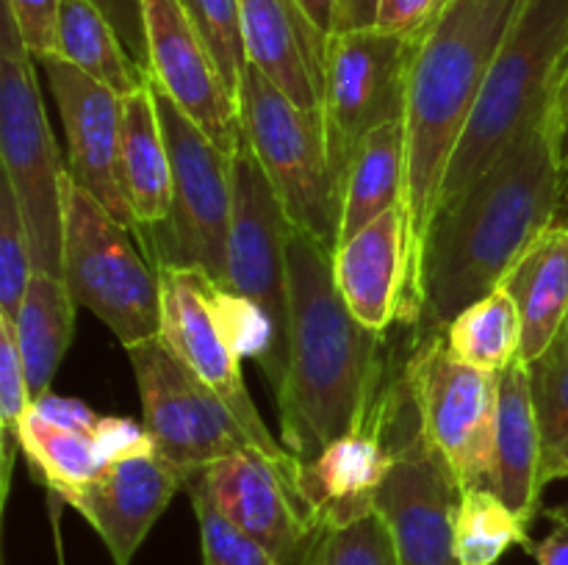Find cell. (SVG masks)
Masks as SVG:
<instances>
[{
  "instance_id": "cell-31",
  "label": "cell",
  "mask_w": 568,
  "mask_h": 565,
  "mask_svg": "<svg viewBox=\"0 0 568 565\" xmlns=\"http://www.w3.org/2000/svg\"><path fill=\"white\" fill-rule=\"evenodd\" d=\"M303 565H399L392 526L381 510L349 524L322 526Z\"/></svg>"
},
{
  "instance_id": "cell-24",
  "label": "cell",
  "mask_w": 568,
  "mask_h": 565,
  "mask_svg": "<svg viewBox=\"0 0 568 565\" xmlns=\"http://www.w3.org/2000/svg\"><path fill=\"white\" fill-rule=\"evenodd\" d=\"M120 181L136 225L133 230L155 227L170 216L172 164L150 81L122 97Z\"/></svg>"
},
{
  "instance_id": "cell-15",
  "label": "cell",
  "mask_w": 568,
  "mask_h": 565,
  "mask_svg": "<svg viewBox=\"0 0 568 565\" xmlns=\"http://www.w3.org/2000/svg\"><path fill=\"white\" fill-rule=\"evenodd\" d=\"M37 64H42L48 89L64 122L70 155L67 170L72 183L92 194L116 222L133 230L136 225L120 181L122 94L55 53L39 55Z\"/></svg>"
},
{
  "instance_id": "cell-5",
  "label": "cell",
  "mask_w": 568,
  "mask_h": 565,
  "mask_svg": "<svg viewBox=\"0 0 568 565\" xmlns=\"http://www.w3.org/2000/svg\"><path fill=\"white\" fill-rule=\"evenodd\" d=\"M0 158L31 236L33 269L64 280V222L72 177L55 147L37 59L9 6L0 11Z\"/></svg>"
},
{
  "instance_id": "cell-1",
  "label": "cell",
  "mask_w": 568,
  "mask_h": 565,
  "mask_svg": "<svg viewBox=\"0 0 568 565\" xmlns=\"http://www.w3.org/2000/svg\"><path fill=\"white\" fill-rule=\"evenodd\" d=\"M560 199L564 166L544 111L480 177L438 205L405 308L416 338L444 332L460 310L503 286L532 242L558 222Z\"/></svg>"
},
{
  "instance_id": "cell-42",
  "label": "cell",
  "mask_w": 568,
  "mask_h": 565,
  "mask_svg": "<svg viewBox=\"0 0 568 565\" xmlns=\"http://www.w3.org/2000/svg\"><path fill=\"white\" fill-rule=\"evenodd\" d=\"M375 17H377V0H338L336 33L375 28Z\"/></svg>"
},
{
  "instance_id": "cell-17",
  "label": "cell",
  "mask_w": 568,
  "mask_h": 565,
  "mask_svg": "<svg viewBox=\"0 0 568 565\" xmlns=\"http://www.w3.org/2000/svg\"><path fill=\"white\" fill-rule=\"evenodd\" d=\"M205 485L216 507L253 541H258L277 565H303L320 526L311 521L297 491L261 449L222 458L203 469Z\"/></svg>"
},
{
  "instance_id": "cell-35",
  "label": "cell",
  "mask_w": 568,
  "mask_h": 565,
  "mask_svg": "<svg viewBox=\"0 0 568 565\" xmlns=\"http://www.w3.org/2000/svg\"><path fill=\"white\" fill-rule=\"evenodd\" d=\"M33 404L31 386H28L26 363L14 338V325L0 316V427H3V487H9L14 449L20 446L22 424Z\"/></svg>"
},
{
  "instance_id": "cell-30",
  "label": "cell",
  "mask_w": 568,
  "mask_h": 565,
  "mask_svg": "<svg viewBox=\"0 0 568 565\" xmlns=\"http://www.w3.org/2000/svg\"><path fill=\"white\" fill-rule=\"evenodd\" d=\"M530 526L491 487H464L455 521V554L460 565H497L510 546L530 548Z\"/></svg>"
},
{
  "instance_id": "cell-36",
  "label": "cell",
  "mask_w": 568,
  "mask_h": 565,
  "mask_svg": "<svg viewBox=\"0 0 568 565\" xmlns=\"http://www.w3.org/2000/svg\"><path fill=\"white\" fill-rule=\"evenodd\" d=\"M544 443L552 446L568 432V319L547 352L527 363Z\"/></svg>"
},
{
  "instance_id": "cell-18",
  "label": "cell",
  "mask_w": 568,
  "mask_h": 565,
  "mask_svg": "<svg viewBox=\"0 0 568 565\" xmlns=\"http://www.w3.org/2000/svg\"><path fill=\"white\" fill-rule=\"evenodd\" d=\"M181 487H186V474L159 449H150L109 463L98 480L67 504L103 537L116 565H131L133 554Z\"/></svg>"
},
{
  "instance_id": "cell-32",
  "label": "cell",
  "mask_w": 568,
  "mask_h": 565,
  "mask_svg": "<svg viewBox=\"0 0 568 565\" xmlns=\"http://www.w3.org/2000/svg\"><path fill=\"white\" fill-rule=\"evenodd\" d=\"M186 491L192 499L200 526L203 565H277V559L258 541L239 530L211 496L203 471L186 476Z\"/></svg>"
},
{
  "instance_id": "cell-33",
  "label": "cell",
  "mask_w": 568,
  "mask_h": 565,
  "mask_svg": "<svg viewBox=\"0 0 568 565\" xmlns=\"http://www.w3.org/2000/svg\"><path fill=\"white\" fill-rule=\"evenodd\" d=\"M181 6L205 48L214 55L227 92L239 103V86H242V75L250 64L239 0H181Z\"/></svg>"
},
{
  "instance_id": "cell-29",
  "label": "cell",
  "mask_w": 568,
  "mask_h": 565,
  "mask_svg": "<svg viewBox=\"0 0 568 565\" xmlns=\"http://www.w3.org/2000/svg\"><path fill=\"white\" fill-rule=\"evenodd\" d=\"M449 352L486 371H505L521 352V314L508 288L491 294L460 310L444 330Z\"/></svg>"
},
{
  "instance_id": "cell-19",
  "label": "cell",
  "mask_w": 568,
  "mask_h": 565,
  "mask_svg": "<svg viewBox=\"0 0 568 565\" xmlns=\"http://www.w3.org/2000/svg\"><path fill=\"white\" fill-rule=\"evenodd\" d=\"M333 277L349 314L372 332L405 316L410 291V230L405 205H394L333 253Z\"/></svg>"
},
{
  "instance_id": "cell-45",
  "label": "cell",
  "mask_w": 568,
  "mask_h": 565,
  "mask_svg": "<svg viewBox=\"0 0 568 565\" xmlns=\"http://www.w3.org/2000/svg\"><path fill=\"white\" fill-rule=\"evenodd\" d=\"M555 225H566L568 227V192L564 194V199H560V210H558V222Z\"/></svg>"
},
{
  "instance_id": "cell-37",
  "label": "cell",
  "mask_w": 568,
  "mask_h": 565,
  "mask_svg": "<svg viewBox=\"0 0 568 565\" xmlns=\"http://www.w3.org/2000/svg\"><path fill=\"white\" fill-rule=\"evenodd\" d=\"M14 17L20 37L33 59L55 53V28H59L61 0H3Z\"/></svg>"
},
{
  "instance_id": "cell-4",
  "label": "cell",
  "mask_w": 568,
  "mask_h": 565,
  "mask_svg": "<svg viewBox=\"0 0 568 565\" xmlns=\"http://www.w3.org/2000/svg\"><path fill=\"white\" fill-rule=\"evenodd\" d=\"M566 59L568 0H521L449 161L442 203L464 192L527 122L549 111Z\"/></svg>"
},
{
  "instance_id": "cell-41",
  "label": "cell",
  "mask_w": 568,
  "mask_h": 565,
  "mask_svg": "<svg viewBox=\"0 0 568 565\" xmlns=\"http://www.w3.org/2000/svg\"><path fill=\"white\" fill-rule=\"evenodd\" d=\"M549 127H552L555 147H558L560 166H564V194L568 192V59L555 86L552 105H549Z\"/></svg>"
},
{
  "instance_id": "cell-8",
  "label": "cell",
  "mask_w": 568,
  "mask_h": 565,
  "mask_svg": "<svg viewBox=\"0 0 568 565\" xmlns=\"http://www.w3.org/2000/svg\"><path fill=\"white\" fill-rule=\"evenodd\" d=\"M64 282L78 308L109 327L122 347L161 336V280L133 247L131 227L72 183L64 222Z\"/></svg>"
},
{
  "instance_id": "cell-44",
  "label": "cell",
  "mask_w": 568,
  "mask_h": 565,
  "mask_svg": "<svg viewBox=\"0 0 568 565\" xmlns=\"http://www.w3.org/2000/svg\"><path fill=\"white\" fill-rule=\"evenodd\" d=\"M300 6H303L305 14L311 17V22H314L325 37H333V33H336L338 0H300Z\"/></svg>"
},
{
  "instance_id": "cell-14",
  "label": "cell",
  "mask_w": 568,
  "mask_h": 565,
  "mask_svg": "<svg viewBox=\"0 0 568 565\" xmlns=\"http://www.w3.org/2000/svg\"><path fill=\"white\" fill-rule=\"evenodd\" d=\"M231 242L225 291L250 299L270 316L283 360L288 352V216L255 158L239 138L231 155Z\"/></svg>"
},
{
  "instance_id": "cell-12",
  "label": "cell",
  "mask_w": 568,
  "mask_h": 565,
  "mask_svg": "<svg viewBox=\"0 0 568 565\" xmlns=\"http://www.w3.org/2000/svg\"><path fill=\"white\" fill-rule=\"evenodd\" d=\"M139 397H142L144 430L155 449L183 474L253 446L233 410L172 352L164 338L128 347Z\"/></svg>"
},
{
  "instance_id": "cell-7",
  "label": "cell",
  "mask_w": 568,
  "mask_h": 565,
  "mask_svg": "<svg viewBox=\"0 0 568 565\" xmlns=\"http://www.w3.org/2000/svg\"><path fill=\"white\" fill-rule=\"evenodd\" d=\"M172 164V205L161 225L133 230L155 266L200 269L225 288L231 242V153L216 147L150 78Z\"/></svg>"
},
{
  "instance_id": "cell-16",
  "label": "cell",
  "mask_w": 568,
  "mask_h": 565,
  "mask_svg": "<svg viewBox=\"0 0 568 565\" xmlns=\"http://www.w3.org/2000/svg\"><path fill=\"white\" fill-rule=\"evenodd\" d=\"M144 22L150 78L216 147L233 155L242 138L239 103L227 92L214 55L194 31L181 0H144Z\"/></svg>"
},
{
  "instance_id": "cell-28",
  "label": "cell",
  "mask_w": 568,
  "mask_h": 565,
  "mask_svg": "<svg viewBox=\"0 0 568 565\" xmlns=\"http://www.w3.org/2000/svg\"><path fill=\"white\" fill-rule=\"evenodd\" d=\"M55 55L114 89L122 97L150 81L148 72L131 59L120 33L92 0H61Z\"/></svg>"
},
{
  "instance_id": "cell-10",
  "label": "cell",
  "mask_w": 568,
  "mask_h": 565,
  "mask_svg": "<svg viewBox=\"0 0 568 565\" xmlns=\"http://www.w3.org/2000/svg\"><path fill=\"white\" fill-rule=\"evenodd\" d=\"M499 374L455 358L444 332L416 338L403 369L422 432L464 487H488L491 480Z\"/></svg>"
},
{
  "instance_id": "cell-43",
  "label": "cell",
  "mask_w": 568,
  "mask_h": 565,
  "mask_svg": "<svg viewBox=\"0 0 568 565\" xmlns=\"http://www.w3.org/2000/svg\"><path fill=\"white\" fill-rule=\"evenodd\" d=\"M555 480H568V432L544 452V485Z\"/></svg>"
},
{
  "instance_id": "cell-9",
  "label": "cell",
  "mask_w": 568,
  "mask_h": 565,
  "mask_svg": "<svg viewBox=\"0 0 568 565\" xmlns=\"http://www.w3.org/2000/svg\"><path fill=\"white\" fill-rule=\"evenodd\" d=\"M383 427L394 465L377 491L375 507L392 526L399 565H460L455 521L464 485L422 432L403 377L383 397Z\"/></svg>"
},
{
  "instance_id": "cell-2",
  "label": "cell",
  "mask_w": 568,
  "mask_h": 565,
  "mask_svg": "<svg viewBox=\"0 0 568 565\" xmlns=\"http://www.w3.org/2000/svg\"><path fill=\"white\" fill-rule=\"evenodd\" d=\"M383 336L349 314L333 277V253L288 233V352L277 388L283 446L311 460L372 424L383 397Z\"/></svg>"
},
{
  "instance_id": "cell-23",
  "label": "cell",
  "mask_w": 568,
  "mask_h": 565,
  "mask_svg": "<svg viewBox=\"0 0 568 565\" xmlns=\"http://www.w3.org/2000/svg\"><path fill=\"white\" fill-rule=\"evenodd\" d=\"M544 430L532 399L530 369L516 358L499 374L497 441L488 487L519 513L527 524H536L544 493Z\"/></svg>"
},
{
  "instance_id": "cell-38",
  "label": "cell",
  "mask_w": 568,
  "mask_h": 565,
  "mask_svg": "<svg viewBox=\"0 0 568 565\" xmlns=\"http://www.w3.org/2000/svg\"><path fill=\"white\" fill-rule=\"evenodd\" d=\"M105 20L120 33L122 44L131 59L148 72L150 78V48H148V22H144V0H92Z\"/></svg>"
},
{
  "instance_id": "cell-40",
  "label": "cell",
  "mask_w": 568,
  "mask_h": 565,
  "mask_svg": "<svg viewBox=\"0 0 568 565\" xmlns=\"http://www.w3.org/2000/svg\"><path fill=\"white\" fill-rule=\"evenodd\" d=\"M544 515L552 521V530L541 541H532L527 554H532L538 565H568V504L544 510Z\"/></svg>"
},
{
  "instance_id": "cell-27",
  "label": "cell",
  "mask_w": 568,
  "mask_h": 565,
  "mask_svg": "<svg viewBox=\"0 0 568 565\" xmlns=\"http://www.w3.org/2000/svg\"><path fill=\"white\" fill-rule=\"evenodd\" d=\"M75 308V299L61 277L33 271L20 314L11 321L33 399L50 393L55 371L70 349Z\"/></svg>"
},
{
  "instance_id": "cell-25",
  "label": "cell",
  "mask_w": 568,
  "mask_h": 565,
  "mask_svg": "<svg viewBox=\"0 0 568 565\" xmlns=\"http://www.w3.org/2000/svg\"><path fill=\"white\" fill-rule=\"evenodd\" d=\"M521 314L519 360L532 363L568 319V227L552 225L532 242L503 282Z\"/></svg>"
},
{
  "instance_id": "cell-26",
  "label": "cell",
  "mask_w": 568,
  "mask_h": 565,
  "mask_svg": "<svg viewBox=\"0 0 568 565\" xmlns=\"http://www.w3.org/2000/svg\"><path fill=\"white\" fill-rule=\"evenodd\" d=\"M394 205H405L403 122L377 127L355 147L347 172H344L338 244L353 238L361 227L375 222Z\"/></svg>"
},
{
  "instance_id": "cell-11",
  "label": "cell",
  "mask_w": 568,
  "mask_h": 565,
  "mask_svg": "<svg viewBox=\"0 0 568 565\" xmlns=\"http://www.w3.org/2000/svg\"><path fill=\"white\" fill-rule=\"evenodd\" d=\"M161 280V338L166 347L233 410L239 424L250 435L255 449L266 454L294 485L300 463L272 432L266 430L258 408L250 399L242 380L239 349L222 316L220 294L205 271L181 266H155Z\"/></svg>"
},
{
  "instance_id": "cell-20",
  "label": "cell",
  "mask_w": 568,
  "mask_h": 565,
  "mask_svg": "<svg viewBox=\"0 0 568 565\" xmlns=\"http://www.w3.org/2000/svg\"><path fill=\"white\" fill-rule=\"evenodd\" d=\"M394 465L383 427V402L372 424L338 438L316 458L300 463L294 491L316 526H338L375 510L377 491Z\"/></svg>"
},
{
  "instance_id": "cell-3",
  "label": "cell",
  "mask_w": 568,
  "mask_h": 565,
  "mask_svg": "<svg viewBox=\"0 0 568 565\" xmlns=\"http://www.w3.org/2000/svg\"><path fill=\"white\" fill-rule=\"evenodd\" d=\"M519 6L521 0H444L416 33L403 116L410 277L442 203L449 161Z\"/></svg>"
},
{
  "instance_id": "cell-34",
  "label": "cell",
  "mask_w": 568,
  "mask_h": 565,
  "mask_svg": "<svg viewBox=\"0 0 568 565\" xmlns=\"http://www.w3.org/2000/svg\"><path fill=\"white\" fill-rule=\"evenodd\" d=\"M31 236L17 205L14 188L0 172V316L17 319L33 277Z\"/></svg>"
},
{
  "instance_id": "cell-22",
  "label": "cell",
  "mask_w": 568,
  "mask_h": 565,
  "mask_svg": "<svg viewBox=\"0 0 568 565\" xmlns=\"http://www.w3.org/2000/svg\"><path fill=\"white\" fill-rule=\"evenodd\" d=\"M98 424L100 415L87 404L53 393L33 399L28 410L20 446L39 480L64 502L109 469Z\"/></svg>"
},
{
  "instance_id": "cell-39",
  "label": "cell",
  "mask_w": 568,
  "mask_h": 565,
  "mask_svg": "<svg viewBox=\"0 0 568 565\" xmlns=\"http://www.w3.org/2000/svg\"><path fill=\"white\" fill-rule=\"evenodd\" d=\"M442 6L444 0H377L375 28L397 37H416Z\"/></svg>"
},
{
  "instance_id": "cell-13",
  "label": "cell",
  "mask_w": 568,
  "mask_h": 565,
  "mask_svg": "<svg viewBox=\"0 0 568 565\" xmlns=\"http://www.w3.org/2000/svg\"><path fill=\"white\" fill-rule=\"evenodd\" d=\"M414 42L377 28L333 33L327 42L322 114L342 186L355 147L377 127L403 122Z\"/></svg>"
},
{
  "instance_id": "cell-21",
  "label": "cell",
  "mask_w": 568,
  "mask_h": 565,
  "mask_svg": "<svg viewBox=\"0 0 568 565\" xmlns=\"http://www.w3.org/2000/svg\"><path fill=\"white\" fill-rule=\"evenodd\" d=\"M247 59L303 109H322L331 37L300 0H239Z\"/></svg>"
},
{
  "instance_id": "cell-6",
  "label": "cell",
  "mask_w": 568,
  "mask_h": 565,
  "mask_svg": "<svg viewBox=\"0 0 568 565\" xmlns=\"http://www.w3.org/2000/svg\"><path fill=\"white\" fill-rule=\"evenodd\" d=\"M244 138L264 166L294 230L336 253L342 230V177L333 164L322 109H303L247 64L239 86Z\"/></svg>"
}]
</instances>
